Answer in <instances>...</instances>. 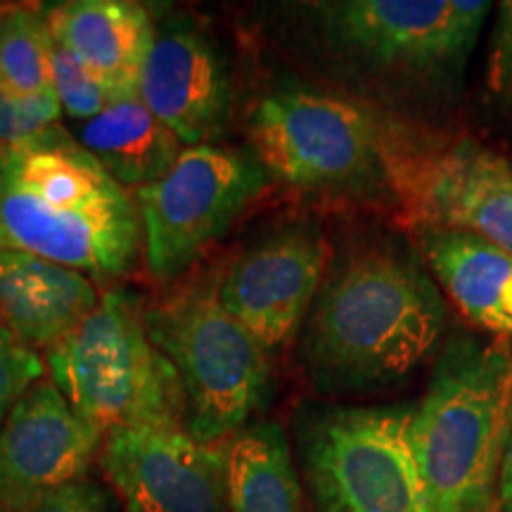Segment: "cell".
I'll use <instances>...</instances> for the list:
<instances>
[{"label":"cell","mask_w":512,"mask_h":512,"mask_svg":"<svg viewBox=\"0 0 512 512\" xmlns=\"http://www.w3.org/2000/svg\"><path fill=\"white\" fill-rule=\"evenodd\" d=\"M50 86L60 102L62 114H67L74 124L98 117L112 102L121 100L55 38L53 53H50Z\"/></svg>","instance_id":"cell-21"},{"label":"cell","mask_w":512,"mask_h":512,"mask_svg":"<svg viewBox=\"0 0 512 512\" xmlns=\"http://www.w3.org/2000/svg\"><path fill=\"white\" fill-rule=\"evenodd\" d=\"M486 93L496 110L512 121V0L498 3L496 24L489 41Z\"/></svg>","instance_id":"cell-24"},{"label":"cell","mask_w":512,"mask_h":512,"mask_svg":"<svg viewBox=\"0 0 512 512\" xmlns=\"http://www.w3.org/2000/svg\"><path fill=\"white\" fill-rule=\"evenodd\" d=\"M413 403L316 406L297 422L316 512H432L411 451Z\"/></svg>","instance_id":"cell-9"},{"label":"cell","mask_w":512,"mask_h":512,"mask_svg":"<svg viewBox=\"0 0 512 512\" xmlns=\"http://www.w3.org/2000/svg\"><path fill=\"white\" fill-rule=\"evenodd\" d=\"M50 382L102 439L136 425H183V392L174 366L145 330L143 304L107 287L67 337L46 351Z\"/></svg>","instance_id":"cell-5"},{"label":"cell","mask_w":512,"mask_h":512,"mask_svg":"<svg viewBox=\"0 0 512 512\" xmlns=\"http://www.w3.org/2000/svg\"><path fill=\"white\" fill-rule=\"evenodd\" d=\"M100 446V434L43 377L0 425V512H15L57 486L88 477Z\"/></svg>","instance_id":"cell-14"},{"label":"cell","mask_w":512,"mask_h":512,"mask_svg":"<svg viewBox=\"0 0 512 512\" xmlns=\"http://www.w3.org/2000/svg\"><path fill=\"white\" fill-rule=\"evenodd\" d=\"M247 131L249 152L271 181L392 207L373 114L347 95L283 79L256 100Z\"/></svg>","instance_id":"cell-6"},{"label":"cell","mask_w":512,"mask_h":512,"mask_svg":"<svg viewBox=\"0 0 512 512\" xmlns=\"http://www.w3.org/2000/svg\"><path fill=\"white\" fill-rule=\"evenodd\" d=\"M496 503L501 512H512V418L508 427V439H505L501 472H498Z\"/></svg>","instance_id":"cell-26"},{"label":"cell","mask_w":512,"mask_h":512,"mask_svg":"<svg viewBox=\"0 0 512 512\" xmlns=\"http://www.w3.org/2000/svg\"><path fill=\"white\" fill-rule=\"evenodd\" d=\"M370 114L392 207L413 230H465L512 252L508 157L437 121Z\"/></svg>","instance_id":"cell-7"},{"label":"cell","mask_w":512,"mask_h":512,"mask_svg":"<svg viewBox=\"0 0 512 512\" xmlns=\"http://www.w3.org/2000/svg\"><path fill=\"white\" fill-rule=\"evenodd\" d=\"M228 512H304L302 479L278 422H254L226 446Z\"/></svg>","instance_id":"cell-19"},{"label":"cell","mask_w":512,"mask_h":512,"mask_svg":"<svg viewBox=\"0 0 512 512\" xmlns=\"http://www.w3.org/2000/svg\"><path fill=\"white\" fill-rule=\"evenodd\" d=\"M62 107L55 93L41 98H15L0 88V152L60 126Z\"/></svg>","instance_id":"cell-23"},{"label":"cell","mask_w":512,"mask_h":512,"mask_svg":"<svg viewBox=\"0 0 512 512\" xmlns=\"http://www.w3.org/2000/svg\"><path fill=\"white\" fill-rule=\"evenodd\" d=\"M98 302L88 275L0 245V323L38 354L67 337Z\"/></svg>","instance_id":"cell-15"},{"label":"cell","mask_w":512,"mask_h":512,"mask_svg":"<svg viewBox=\"0 0 512 512\" xmlns=\"http://www.w3.org/2000/svg\"><path fill=\"white\" fill-rule=\"evenodd\" d=\"M337 93L373 112L437 121L456 110L489 0H316L285 5Z\"/></svg>","instance_id":"cell-1"},{"label":"cell","mask_w":512,"mask_h":512,"mask_svg":"<svg viewBox=\"0 0 512 512\" xmlns=\"http://www.w3.org/2000/svg\"><path fill=\"white\" fill-rule=\"evenodd\" d=\"M46 377V358L0 323V425L12 406Z\"/></svg>","instance_id":"cell-22"},{"label":"cell","mask_w":512,"mask_h":512,"mask_svg":"<svg viewBox=\"0 0 512 512\" xmlns=\"http://www.w3.org/2000/svg\"><path fill=\"white\" fill-rule=\"evenodd\" d=\"M138 98L183 147L214 143L233 110V79L214 34L188 15L155 24Z\"/></svg>","instance_id":"cell-13"},{"label":"cell","mask_w":512,"mask_h":512,"mask_svg":"<svg viewBox=\"0 0 512 512\" xmlns=\"http://www.w3.org/2000/svg\"><path fill=\"white\" fill-rule=\"evenodd\" d=\"M74 138L126 190L159 181L183 150L138 95L112 102L98 117L76 124Z\"/></svg>","instance_id":"cell-18"},{"label":"cell","mask_w":512,"mask_h":512,"mask_svg":"<svg viewBox=\"0 0 512 512\" xmlns=\"http://www.w3.org/2000/svg\"><path fill=\"white\" fill-rule=\"evenodd\" d=\"M50 34L74 53L117 98L138 95L155 22L133 0H69L43 12Z\"/></svg>","instance_id":"cell-16"},{"label":"cell","mask_w":512,"mask_h":512,"mask_svg":"<svg viewBox=\"0 0 512 512\" xmlns=\"http://www.w3.org/2000/svg\"><path fill=\"white\" fill-rule=\"evenodd\" d=\"M15 512H112V501L98 482L81 477L34 498Z\"/></svg>","instance_id":"cell-25"},{"label":"cell","mask_w":512,"mask_h":512,"mask_svg":"<svg viewBox=\"0 0 512 512\" xmlns=\"http://www.w3.org/2000/svg\"><path fill=\"white\" fill-rule=\"evenodd\" d=\"M0 245L110 283L143 256L133 192L62 126L0 152Z\"/></svg>","instance_id":"cell-3"},{"label":"cell","mask_w":512,"mask_h":512,"mask_svg":"<svg viewBox=\"0 0 512 512\" xmlns=\"http://www.w3.org/2000/svg\"><path fill=\"white\" fill-rule=\"evenodd\" d=\"M50 34L43 12H0V88L15 98H41L50 86Z\"/></svg>","instance_id":"cell-20"},{"label":"cell","mask_w":512,"mask_h":512,"mask_svg":"<svg viewBox=\"0 0 512 512\" xmlns=\"http://www.w3.org/2000/svg\"><path fill=\"white\" fill-rule=\"evenodd\" d=\"M418 249L441 294L472 328L512 339V252L465 230L415 228Z\"/></svg>","instance_id":"cell-17"},{"label":"cell","mask_w":512,"mask_h":512,"mask_svg":"<svg viewBox=\"0 0 512 512\" xmlns=\"http://www.w3.org/2000/svg\"><path fill=\"white\" fill-rule=\"evenodd\" d=\"M328 240L297 223L245 249L214 280L216 299L268 354L299 337L330 264Z\"/></svg>","instance_id":"cell-12"},{"label":"cell","mask_w":512,"mask_h":512,"mask_svg":"<svg viewBox=\"0 0 512 512\" xmlns=\"http://www.w3.org/2000/svg\"><path fill=\"white\" fill-rule=\"evenodd\" d=\"M143 320L181 382L183 430L226 446L271 392V354L219 304L214 280L143 306Z\"/></svg>","instance_id":"cell-8"},{"label":"cell","mask_w":512,"mask_h":512,"mask_svg":"<svg viewBox=\"0 0 512 512\" xmlns=\"http://www.w3.org/2000/svg\"><path fill=\"white\" fill-rule=\"evenodd\" d=\"M446 325V299L418 249L361 235L330 256L299 332V363L323 394L380 392L439 351Z\"/></svg>","instance_id":"cell-2"},{"label":"cell","mask_w":512,"mask_h":512,"mask_svg":"<svg viewBox=\"0 0 512 512\" xmlns=\"http://www.w3.org/2000/svg\"><path fill=\"white\" fill-rule=\"evenodd\" d=\"M271 178L249 150L226 145L183 147L159 181L133 190L147 273L171 283L226 235Z\"/></svg>","instance_id":"cell-10"},{"label":"cell","mask_w":512,"mask_h":512,"mask_svg":"<svg viewBox=\"0 0 512 512\" xmlns=\"http://www.w3.org/2000/svg\"><path fill=\"white\" fill-rule=\"evenodd\" d=\"M510 418L512 339L448 335L408 427L432 512H491Z\"/></svg>","instance_id":"cell-4"},{"label":"cell","mask_w":512,"mask_h":512,"mask_svg":"<svg viewBox=\"0 0 512 512\" xmlns=\"http://www.w3.org/2000/svg\"><path fill=\"white\" fill-rule=\"evenodd\" d=\"M98 465L124 512H228L226 448L200 444L183 425L107 434Z\"/></svg>","instance_id":"cell-11"}]
</instances>
